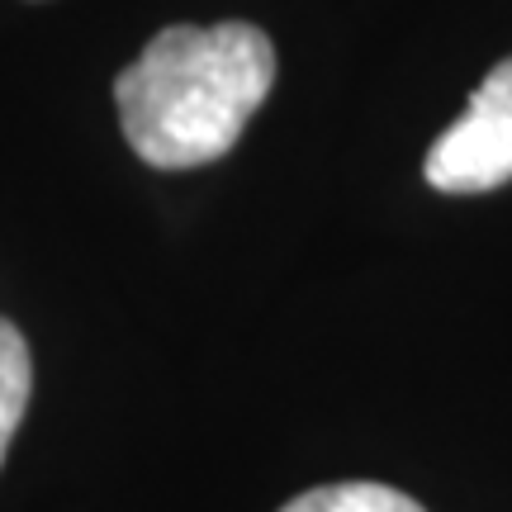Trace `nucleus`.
I'll use <instances>...</instances> for the list:
<instances>
[{"label":"nucleus","mask_w":512,"mask_h":512,"mask_svg":"<svg viewBox=\"0 0 512 512\" xmlns=\"http://www.w3.org/2000/svg\"><path fill=\"white\" fill-rule=\"evenodd\" d=\"M275 86V48L256 24H171L114 81L128 147L157 171H190L238 147Z\"/></svg>","instance_id":"f257e3e1"},{"label":"nucleus","mask_w":512,"mask_h":512,"mask_svg":"<svg viewBox=\"0 0 512 512\" xmlns=\"http://www.w3.org/2000/svg\"><path fill=\"white\" fill-rule=\"evenodd\" d=\"M29 394H34L29 342L19 337V328L10 323V318H0V465H5V451H10L19 422H24Z\"/></svg>","instance_id":"7ed1b4c3"},{"label":"nucleus","mask_w":512,"mask_h":512,"mask_svg":"<svg viewBox=\"0 0 512 512\" xmlns=\"http://www.w3.org/2000/svg\"><path fill=\"white\" fill-rule=\"evenodd\" d=\"M422 176L441 195H484L512 181V57L479 81L465 114L432 143Z\"/></svg>","instance_id":"f03ea898"},{"label":"nucleus","mask_w":512,"mask_h":512,"mask_svg":"<svg viewBox=\"0 0 512 512\" xmlns=\"http://www.w3.org/2000/svg\"><path fill=\"white\" fill-rule=\"evenodd\" d=\"M280 512H427L418 498L399 494L389 484H370V479H351V484H323L309 494L290 498Z\"/></svg>","instance_id":"20e7f679"}]
</instances>
